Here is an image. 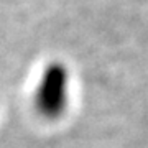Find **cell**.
Returning a JSON list of instances; mask_svg holds the SVG:
<instances>
[{
  "instance_id": "obj_1",
  "label": "cell",
  "mask_w": 148,
  "mask_h": 148,
  "mask_svg": "<svg viewBox=\"0 0 148 148\" xmlns=\"http://www.w3.org/2000/svg\"><path fill=\"white\" fill-rule=\"evenodd\" d=\"M69 101V73L61 63H51L38 81L35 92L36 110L46 119H56L66 110Z\"/></svg>"
}]
</instances>
